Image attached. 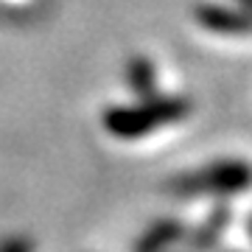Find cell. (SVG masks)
<instances>
[{"label":"cell","mask_w":252,"mask_h":252,"mask_svg":"<svg viewBox=\"0 0 252 252\" xmlns=\"http://www.w3.org/2000/svg\"><path fill=\"white\" fill-rule=\"evenodd\" d=\"M238 6H241L247 14H252V0H238Z\"/></svg>","instance_id":"8"},{"label":"cell","mask_w":252,"mask_h":252,"mask_svg":"<svg viewBox=\"0 0 252 252\" xmlns=\"http://www.w3.org/2000/svg\"><path fill=\"white\" fill-rule=\"evenodd\" d=\"M0 252H34V244L28 238H6L0 241Z\"/></svg>","instance_id":"7"},{"label":"cell","mask_w":252,"mask_h":252,"mask_svg":"<svg viewBox=\"0 0 252 252\" xmlns=\"http://www.w3.org/2000/svg\"><path fill=\"white\" fill-rule=\"evenodd\" d=\"M182 235H185V224L180 219H157L140 233L132 252H162L165 247L180 241Z\"/></svg>","instance_id":"4"},{"label":"cell","mask_w":252,"mask_h":252,"mask_svg":"<svg viewBox=\"0 0 252 252\" xmlns=\"http://www.w3.org/2000/svg\"><path fill=\"white\" fill-rule=\"evenodd\" d=\"M193 17L202 28L213 34H227V36H244L252 34V14L244 9L233 6H219V3H199L193 9Z\"/></svg>","instance_id":"3"},{"label":"cell","mask_w":252,"mask_h":252,"mask_svg":"<svg viewBox=\"0 0 252 252\" xmlns=\"http://www.w3.org/2000/svg\"><path fill=\"white\" fill-rule=\"evenodd\" d=\"M126 84H129V90L135 93L137 98L157 95V70H154L152 59H146V56L129 59V64H126Z\"/></svg>","instance_id":"6"},{"label":"cell","mask_w":252,"mask_h":252,"mask_svg":"<svg viewBox=\"0 0 252 252\" xmlns=\"http://www.w3.org/2000/svg\"><path fill=\"white\" fill-rule=\"evenodd\" d=\"M250 235H252V216H250Z\"/></svg>","instance_id":"9"},{"label":"cell","mask_w":252,"mask_h":252,"mask_svg":"<svg viewBox=\"0 0 252 252\" xmlns=\"http://www.w3.org/2000/svg\"><path fill=\"white\" fill-rule=\"evenodd\" d=\"M227 224H230V207L227 205H219L210 216L205 219V224L199 227L193 238H190V247L193 252H210L213 247L219 244V238L224 235Z\"/></svg>","instance_id":"5"},{"label":"cell","mask_w":252,"mask_h":252,"mask_svg":"<svg viewBox=\"0 0 252 252\" xmlns=\"http://www.w3.org/2000/svg\"><path fill=\"white\" fill-rule=\"evenodd\" d=\"M188 112L190 101L182 95H149L132 107H109L104 112V129L112 137L135 140V137H146L160 126L188 118Z\"/></svg>","instance_id":"1"},{"label":"cell","mask_w":252,"mask_h":252,"mask_svg":"<svg viewBox=\"0 0 252 252\" xmlns=\"http://www.w3.org/2000/svg\"><path fill=\"white\" fill-rule=\"evenodd\" d=\"M252 188V165L244 160H216L196 171L180 174L165 182V190L174 196H196V193H216L230 196Z\"/></svg>","instance_id":"2"}]
</instances>
